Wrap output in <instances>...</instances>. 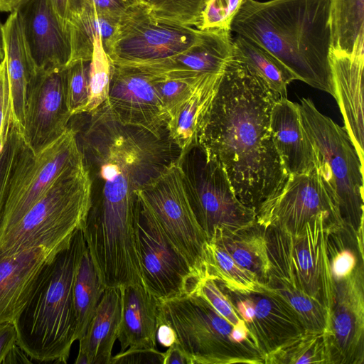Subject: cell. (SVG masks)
Here are the masks:
<instances>
[{
  "label": "cell",
  "instance_id": "8d00e7d4",
  "mask_svg": "<svg viewBox=\"0 0 364 364\" xmlns=\"http://www.w3.org/2000/svg\"><path fill=\"white\" fill-rule=\"evenodd\" d=\"M207 0H151L154 16L188 27H197Z\"/></svg>",
  "mask_w": 364,
  "mask_h": 364
},
{
  "label": "cell",
  "instance_id": "9a60e30c",
  "mask_svg": "<svg viewBox=\"0 0 364 364\" xmlns=\"http://www.w3.org/2000/svg\"><path fill=\"white\" fill-rule=\"evenodd\" d=\"M217 282L244 321L263 358L306 331L290 306L265 285L240 291Z\"/></svg>",
  "mask_w": 364,
  "mask_h": 364
},
{
  "label": "cell",
  "instance_id": "4316f807",
  "mask_svg": "<svg viewBox=\"0 0 364 364\" xmlns=\"http://www.w3.org/2000/svg\"><path fill=\"white\" fill-rule=\"evenodd\" d=\"M210 240L223 247L243 269L253 274L263 285L269 280L266 228L257 221L231 230L216 228Z\"/></svg>",
  "mask_w": 364,
  "mask_h": 364
},
{
  "label": "cell",
  "instance_id": "5b68a950",
  "mask_svg": "<svg viewBox=\"0 0 364 364\" xmlns=\"http://www.w3.org/2000/svg\"><path fill=\"white\" fill-rule=\"evenodd\" d=\"M320 181L343 225L363 233V164L346 131L322 114L309 98L299 103Z\"/></svg>",
  "mask_w": 364,
  "mask_h": 364
},
{
  "label": "cell",
  "instance_id": "2e32d148",
  "mask_svg": "<svg viewBox=\"0 0 364 364\" xmlns=\"http://www.w3.org/2000/svg\"><path fill=\"white\" fill-rule=\"evenodd\" d=\"M322 214L331 216L343 225L314 167L289 175L281 191L257 210L256 221L265 228H277L296 233Z\"/></svg>",
  "mask_w": 364,
  "mask_h": 364
},
{
  "label": "cell",
  "instance_id": "cb8c5ba5",
  "mask_svg": "<svg viewBox=\"0 0 364 364\" xmlns=\"http://www.w3.org/2000/svg\"><path fill=\"white\" fill-rule=\"evenodd\" d=\"M121 289L119 352L127 348H156L159 299L144 285L129 284Z\"/></svg>",
  "mask_w": 364,
  "mask_h": 364
},
{
  "label": "cell",
  "instance_id": "277c9868",
  "mask_svg": "<svg viewBox=\"0 0 364 364\" xmlns=\"http://www.w3.org/2000/svg\"><path fill=\"white\" fill-rule=\"evenodd\" d=\"M86 244L81 228L40 272L33 291L14 321L16 344L33 361L66 363L76 341L75 282Z\"/></svg>",
  "mask_w": 364,
  "mask_h": 364
},
{
  "label": "cell",
  "instance_id": "4fadbf2b",
  "mask_svg": "<svg viewBox=\"0 0 364 364\" xmlns=\"http://www.w3.org/2000/svg\"><path fill=\"white\" fill-rule=\"evenodd\" d=\"M138 230L145 287L158 299L188 294L199 279L155 218L139 204Z\"/></svg>",
  "mask_w": 364,
  "mask_h": 364
},
{
  "label": "cell",
  "instance_id": "f546056e",
  "mask_svg": "<svg viewBox=\"0 0 364 364\" xmlns=\"http://www.w3.org/2000/svg\"><path fill=\"white\" fill-rule=\"evenodd\" d=\"M232 55L246 64L282 97L296 80L292 73L275 56L256 43L240 35L232 39Z\"/></svg>",
  "mask_w": 364,
  "mask_h": 364
},
{
  "label": "cell",
  "instance_id": "7402d4cb",
  "mask_svg": "<svg viewBox=\"0 0 364 364\" xmlns=\"http://www.w3.org/2000/svg\"><path fill=\"white\" fill-rule=\"evenodd\" d=\"M57 252L38 247L0 259V324L14 322L29 299L43 267Z\"/></svg>",
  "mask_w": 364,
  "mask_h": 364
},
{
  "label": "cell",
  "instance_id": "681fc988",
  "mask_svg": "<svg viewBox=\"0 0 364 364\" xmlns=\"http://www.w3.org/2000/svg\"><path fill=\"white\" fill-rule=\"evenodd\" d=\"M31 358L17 345L15 344L8 352L2 364L32 363Z\"/></svg>",
  "mask_w": 364,
  "mask_h": 364
},
{
  "label": "cell",
  "instance_id": "9c48e42d",
  "mask_svg": "<svg viewBox=\"0 0 364 364\" xmlns=\"http://www.w3.org/2000/svg\"><path fill=\"white\" fill-rule=\"evenodd\" d=\"M139 204L157 221L196 275H208V237L198 224L186 191L177 160L136 191Z\"/></svg>",
  "mask_w": 364,
  "mask_h": 364
},
{
  "label": "cell",
  "instance_id": "7a4b0ae2",
  "mask_svg": "<svg viewBox=\"0 0 364 364\" xmlns=\"http://www.w3.org/2000/svg\"><path fill=\"white\" fill-rule=\"evenodd\" d=\"M68 128L74 132L89 174L92 213L137 215L136 191L180 154L168 132L156 136L121 124L106 101L92 112L72 115Z\"/></svg>",
  "mask_w": 364,
  "mask_h": 364
},
{
  "label": "cell",
  "instance_id": "74e56055",
  "mask_svg": "<svg viewBox=\"0 0 364 364\" xmlns=\"http://www.w3.org/2000/svg\"><path fill=\"white\" fill-rule=\"evenodd\" d=\"M90 63L71 61L65 67L67 104L72 115L83 112L90 98Z\"/></svg>",
  "mask_w": 364,
  "mask_h": 364
},
{
  "label": "cell",
  "instance_id": "bcb514c9",
  "mask_svg": "<svg viewBox=\"0 0 364 364\" xmlns=\"http://www.w3.org/2000/svg\"><path fill=\"white\" fill-rule=\"evenodd\" d=\"M17 333L13 322L0 324V364L10 349L16 344Z\"/></svg>",
  "mask_w": 364,
  "mask_h": 364
},
{
  "label": "cell",
  "instance_id": "8992f818",
  "mask_svg": "<svg viewBox=\"0 0 364 364\" xmlns=\"http://www.w3.org/2000/svg\"><path fill=\"white\" fill-rule=\"evenodd\" d=\"M90 197L91 182L84 164L61 176L0 235V259L38 247L55 251L66 247L85 219Z\"/></svg>",
  "mask_w": 364,
  "mask_h": 364
},
{
  "label": "cell",
  "instance_id": "e575fe53",
  "mask_svg": "<svg viewBox=\"0 0 364 364\" xmlns=\"http://www.w3.org/2000/svg\"><path fill=\"white\" fill-rule=\"evenodd\" d=\"M265 287L290 306L306 331H326L328 312L318 301L301 291L272 279H269Z\"/></svg>",
  "mask_w": 364,
  "mask_h": 364
},
{
  "label": "cell",
  "instance_id": "f5cc1de1",
  "mask_svg": "<svg viewBox=\"0 0 364 364\" xmlns=\"http://www.w3.org/2000/svg\"><path fill=\"white\" fill-rule=\"evenodd\" d=\"M4 58V46H3V24L0 21V62Z\"/></svg>",
  "mask_w": 364,
  "mask_h": 364
},
{
  "label": "cell",
  "instance_id": "836d02e7",
  "mask_svg": "<svg viewBox=\"0 0 364 364\" xmlns=\"http://www.w3.org/2000/svg\"><path fill=\"white\" fill-rule=\"evenodd\" d=\"M208 275L213 277L225 287L240 291L257 290L263 284L257 277L237 264L220 245L209 240L206 247Z\"/></svg>",
  "mask_w": 364,
  "mask_h": 364
},
{
  "label": "cell",
  "instance_id": "b9f144b4",
  "mask_svg": "<svg viewBox=\"0 0 364 364\" xmlns=\"http://www.w3.org/2000/svg\"><path fill=\"white\" fill-rule=\"evenodd\" d=\"M191 292H194L203 297L218 313L232 325L235 326L241 321L242 318L222 291L213 277L207 275L200 279Z\"/></svg>",
  "mask_w": 364,
  "mask_h": 364
},
{
  "label": "cell",
  "instance_id": "6da1fadb",
  "mask_svg": "<svg viewBox=\"0 0 364 364\" xmlns=\"http://www.w3.org/2000/svg\"><path fill=\"white\" fill-rule=\"evenodd\" d=\"M280 97L232 55L198 128L197 144L223 168L237 199L255 213L289 177L269 128Z\"/></svg>",
  "mask_w": 364,
  "mask_h": 364
},
{
  "label": "cell",
  "instance_id": "44dd1931",
  "mask_svg": "<svg viewBox=\"0 0 364 364\" xmlns=\"http://www.w3.org/2000/svg\"><path fill=\"white\" fill-rule=\"evenodd\" d=\"M232 55L230 31L199 30L197 41L182 53L156 63L136 68L165 77H198L223 73Z\"/></svg>",
  "mask_w": 364,
  "mask_h": 364
},
{
  "label": "cell",
  "instance_id": "4dcf8cb0",
  "mask_svg": "<svg viewBox=\"0 0 364 364\" xmlns=\"http://www.w3.org/2000/svg\"><path fill=\"white\" fill-rule=\"evenodd\" d=\"M105 289L86 247L73 289L76 341H79L86 333Z\"/></svg>",
  "mask_w": 364,
  "mask_h": 364
},
{
  "label": "cell",
  "instance_id": "ac0fdd59",
  "mask_svg": "<svg viewBox=\"0 0 364 364\" xmlns=\"http://www.w3.org/2000/svg\"><path fill=\"white\" fill-rule=\"evenodd\" d=\"M329 364L364 361V267L333 284V298L325 331Z\"/></svg>",
  "mask_w": 364,
  "mask_h": 364
},
{
  "label": "cell",
  "instance_id": "f907efd6",
  "mask_svg": "<svg viewBox=\"0 0 364 364\" xmlns=\"http://www.w3.org/2000/svg\"><path fill=\"white\" fill-rule=\"evenodd\" d=\"M55 11L60 17L63 23L67 26L68 15V0H49Z\"/></svg>",
  "mask_w": 364,
  "mask_h": 364
},
{
  "label": "cell",
  "instance_id": "83f0119b",
  "mask_svg": "<svg viewBox=\"0 0 364 364\" xmlns=\"http://www.w3.org/2000/svg\"><path fill=\"white\" fill-rule=\"evenodd\" d=\"M223 73L203 77L192 94L169 115L166 130L170 140L178 147L180 155L197 144V135Z\"/></svg>",
  "mask_w": 364,
  "mask_h": 364
},
{
  "label": "cell",
  "instance_id": "603a6c76",
  "mask_svg": "<svg viewBox=\"0 0 364 364\" xmlns=\"http://www.w3.org/2000/svg\"><path fill=\"white\" fill-rule=\"evenodd\" d=\"M269 128L289 175L306 172L314 166L311 145L303 128L299 103L280 97L274 103Z\"/></svg>",
  "mask_w": 364,
  "mask_h": 364
},
{
  "label": "cell",
  "instance_id": "30bf717a",
  "mask_svg": "<svg viewBox=\"0 0 364 364\" xmlns=\"http://www.w3.org/2000/svg\"><path fill=\"white\" fill-rule=\"evenodd\" d=\"M194 215L209 240L216 228L231 230L256 221V213L236 197L223 168L198 144L178 156Z\"/></svg>",
  "mask_w": 364,
  "mask_h": 364
},
{
  "label": "cell",
  "instance_id": "d6986e66",
  "mask_svg": "<svg viewBox=\"0 0 364 364\" xmlns=\"http://www.w3.org/2000/svg\"><path fill=\"white\" fill-rule=\"evenodd\" d=\"M16 11L36 71L65 68L72 58L70 34L50 1L28 0Z\"/></svg>",
  "mask_w": 364,
  "mask_h": 364
},
{
  "label": "cell",
  "instance_id": "ba28073f",
  "mask_svg": "<svg viewBox=\"0 0 364 364\" xmlns=\"http://www.w3.org/2000/svg\"><path fill=\"white\" fill-rule=\"evenodd\" d=\"M338 224L322 214L296 233L266 228L269 280L301 291L318 301L328 315L333 298L326 252L328 228ZM268 280V281H269Z\"/></svg>",
  "mask_w": 364,
  "mask_h": 364
},
{
  "label": "cell",
  "instance_id": "d6a6232c",
  "mask_svg": "<svg viewBox=\"0 0 364 364\" xmlns=\"http://www.w3.org/2000/svg\"><path fill=\"white\" fill-rule=\"evenodd\" d=\"M263 363L329 364L328 348L325 331H304L264 356Z\"/></svg>",
  "mask_w": 364,
  "mask_h": 364
},
{
  "label": "cell",
  "instance_id": "c3c4849f",
  "mask_svg": "<svg viewBox=\"0 0 364 364\" xmlns=\"http://www.w3.org/2000/svg\"><path fill=\"white\" fill-rule=\"evenodd\" d=\"M156 341L165 348L176 343V336L173 328L167 323L157 321Z\"/></svg>",
  "mask_w": 364,
  "mask_h": 364
},
{
  "label": "cell",
  "instance_id": "db71d44e",
  "mask_svg": "<svg viewBox=\"0 0 364 364\" xmlns=\"http://www.w3.org/2000/svg\"><path fill=\"white\" fill-rule=\"evenodd\" d=\"M151 0H141V1L144 4H148Z\"/></svg>",
  "mask_w": 364,
  "mask_h": 364
},
{
  "label": "cell",
  "instance_id": "3957f363",
  "mask_svg": "<svg viewBox=\"0 0 364 364\" xmlns=\"http://www.w3.org/2000/svg\"><path fill=\"white\" fill-rule=\"evenodd\" d=\"M230 31L268 50L296 80L333 97L329 0H244Z\"/></svg>",
  "mask_w": 364,
  "mask_h": 364
},
{
  "label": "cell",
  "instance_id": "484cf974",
  "mask_svg": "<svg viewBox=\"0 0 364 364\" xmlns=\"http://www.w3.org/2000/svg\"><path fill=\"white\" fill-rule=\"evenodd\" d=\"M3 46L13 112L23 128L26 87L36 68L26 46L17 11L10 13L3 24Z\"/></svg>",
  "mask_w": 364,
  "mask_h": 364
},
{
  "label": "cell",
  "instance_id": "f35d334b",
  "mask_svg": "<svg viewBox=\"0 0 364 364\" xmlns=\"http://www.w3.org/2000/svg\"><path fill=\"white\" fill-rule=\"evenodd\" d=\"M24 144L22 127L15 120L11 127L6 142L0 152V224L14 171Z\"/></svg>",
  "mask_w": 364,
  "mask_h": 364
},
{
  "label": "cell",
  "instance_id": "7dc6e473",
  "mask_svg": "<svg viewBox=\"0 0 364 364\" xmlns=\"http://www.w3.org/2000/svg\"><path fill=\"white\" fill-rule=\"evenodd\" d=\"M164 353L163 364H190L186 353L176 342Z\"/></svg>",
  "mask_w": 364,
  "mask_h": 364
},
{
  "label": "cell",
  "instance_id": "ee69618b",
  "mask_svg": "<svg viewBox=\"0 0 364 364\" xmlns=\"http://www.w3.org/2000/svg\"><path fill=\"white\" fill-rule=\"evenodd\" d=\"M139 3H142L141 0H68V19L85 9H95L119 18L127 8Z\"/></svg>",
  "mask_w": 364,
  "mask_h": 364
},
{
  "label": "cell",
  "instance_id": "f6af8a7d",
  "mask_svg": "<svg viewBox=\"0 0 364 364\" xmlns=\"http://www.w3.org/2000/svg\"><path fill=\"white\" fill-rule=\"evenodd\" d=\"M164 353L156 348H127L112 357L110 364H163Z\"/></svg>",
  "mask_w": 364,
  "mask_h": 364
},
{
  "label": "cell",
  "instance_id": "7c38bea8",
  "mask_svg": "<svg viewBox=\"0 0 364 364\" xmlns=\"http://www.w3.org/2000/svg\"><path fill=\"white\" fill-rule=\"evenodd\" d=\"M82 165L74 132L69 128L38 154L25 144L11 178L0 235L16 224L57 179Z\"/></svg>",
  "mask_w": 364,
  "mask_h": 364
},
{
  "label": "cell",
  "instance_id": "ffe728a7",
  "mask_svg": "<svg viewBox=\"0 0 364 364\" xmlns=\"http://www.w3.org/2000/svg\"><path fill=\"white\" fill-rule=\"evenodd\" d=\"M329 63L333 97L343 117V128L363 164L364 43H356L351 53L331 48Z\"/></svg>",
  "mask_w": 364,
  "mask_h": 364
},
{
  "label": "cell",
  "instance_id": "52a82bcc",
  "mask_svg": "<svg viewBox=\"0 0 364 364\" xmlns=\"http://www.w3.org/2000/svg\"><path fill=\"white\" fill-rule=\"evenodd\" d=\"M157 321L173 328L190 364L263 363L256 344L239 342L234 326L194 292L159 299Z\"/></svg>",
  "mask_w": 364,
  "mask_h": 364
},
{
  "label": "cell",
  "instance_id": "5bb4252c",
  "mask_svg": "<svg viewBox=\"0 0 364 364\" xmlns=\"http://www.w3.org/2000/svg\"><path fill=\"white\" fill-rule=\"evenodd\" d=\"M72 114L65 89V68L38 70L26 91L22 135L26 146L38 154L61 136Z\"/></svg>",
  "mask_w": 364,
  "mask_h": 364
},
{
  "label": "cell",
  "instance_id": "7bdbcfd3",
  "mask_svg": "<svg viewBox=\"0 0 364 364\" xmlns=\"http://www.w3.org/2000/svg\"><path fill=\"white\" fill-rule=\"evenodd\" d=\"M15 120L7 68L4 58L0 62V152Z\"/></svg>",
  "mask_w": 364,
  "mask_h": 364
},
{
  "label": "cell",
  "instance_id": "ab89813d",
  "mask_svg": "<svg viewBox=\"0 0 364 364\" xmlns=\"http://www.w3.org/2000/svg\"><path fill=\"white\" fill-rule=\"evenodd\" d=\"M155 75L154 86L168 117L188 98L200 80L206 76L182 78Z\"/></svg>",
  "mask_w": 364,
  "mask_h": 364
},
{
  "label": "cell",
  "instance_id": "816d5d0a",
  "mask_svg": "<svg viewBox=\"0 0 364 364\" xmlns=\"http://www.w3.org/2000/svg\"><path fill=\"white\" fill-rule=\"evenodd\" d=\"M28 0H0V11L14 12Z\"/></svg>",
  "mask_w": 364,
  "mask_h": 364
},
{
  "label": "cell",
  "instance_id": "1f68e13d",
  "mask_svg": "<svg viewBox=\"0 0 364 364\" xmlns=\"http://www.w3.org/2000/svg\"><path fill=\"white\" fill-rule=\"evenodd\" d=\"M331 47L351 53L364 43V0H329Z\"/></svg>",
  "mask_w": 364,
  "mask_h": 364
},
{
  "label": "cell",
  "instance_id": "d590c367",
  "mask_svg": "<svg viewBox=\"0 0 364 364\" xmlns=\"http://www.w3.org/2000/svg\"><path fill=\"white\" fill-rule=\"evenodd\" d=\"M112 65L113 63L104 48L102 39H96L90 63V98L83 112H92L107 100Z\"/></svg>",
  "mask_w": 364,
  "mask_h": 364
},
{
  "label": "cell",
  "instance_id": "8fae6325",
  "mask_svg": "<svg viewBox=\"0 0 364 364\" xmlns=\"http://www.w3.org/2000/svg\"><path fill=\"white\" fill-rule=\"evenodd\" d=\"M198 36V29L160 18L139 3L120 16L105 51L114 65L146 66L182 53Z\"/></svg>",
  "mask_w": 364,
  "mask_h": 364
},
{
  "label": "cell",
  "instance_id": "f1b7e54d",
  "mask_svg": "<svg viewBox=\"0 0 364 364\" xmlns=\"http://www.w3.org/2000/svg\"><path fill=\"white\" fill-rule=\"evenodd\" d=\"M119 18L95 9H85L70 15L67 27L71 44V61H90L97 38L102 39L105 50L115 32Z\"/></svg>",
  "mask_w": 364,
  "mask_h": 364
},
{
  "label": "cell",
  "instance_id": "e0dca14e",
  "mask_svg": "<svg viewBox=\"0 0 364 364\" xmlns=\"http://www.w3.org/2000/svg\"><path fill=\"white\" fill-rule=\"evenodd\" d=\"M155 78L138 68L113 64L106 102L121 124L162 136L167 133L169 117L155 88Z\"/></svg>",
  "mask_w": 364,
  "mask_h": 364
},
{
  "label": "cell",
  "instance_id": "60d3db41",
  "mask_svg": "<svg viewBox=\"0 0 364 364\" xmlns=\"http://www.w3.org/2000/svg\"><path fill=\"white\" fill-rule=\"evenodd\" d=\"M243 1L244 0H207L197 29L230 31L232 21Z\"/></svg>",
  "mask_w": 364,
  "mask_h": 364
},
{
  "label": "cell",
  "instance_id": "d4e9b609",
  "mask_svg": "<svg viewBox=\"0 0 364 364\" xmlns=\"http://www.w3.org/2000/svg\"><path fill=\"white\" fill-rule=\"evenodd\" d=\"M122 307L121 287L105 288L86 333L78 341L75 364H110L118 336Z\"/></svg>",
  "mask_w": 364,
  "mask_h": 364
}]
</instances>
